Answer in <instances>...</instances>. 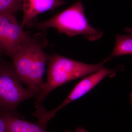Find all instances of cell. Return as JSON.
<instances>
[{"instance_id":"obj_1","label":"cell","mask_w":132,"mask_h":132,"mask_svg":"<svg viewBox=\"0 0 132 132\" xmlns=\"http://www.w3.org/2000/svg\"><path fill=\"white\" fill-rule=\"evenodd\" d=\"M48 42L42 33L31 35L27 32L13 60L21 81L38 97L44 85L43 75L50 57L43 50L47 46Z\"/></svg>"},{"instance_id":"obj_2","label":"cell","mask_w":132,"mask_h":132,"mask_svg":"<svg viewBox=\"0 0 132 132\" xmlns=\"http://www.w3.org/2000/svg\"><path fill=\"white\" fill-rule=\"evenodd\" d=\"M108 58L97 64L82 63L54 53L50 55L47 69V79L40 94L36 98V108L43 106L45 98L52 91L72 80L85 77L104 68Z\"/></svg>"},{"instance_id":"obj_3","label":"cell","mask_w":132,"mask_h":132,"mask_svg":"<svg viewBox=\"0 0 132 132\" xmlns=\"http://www.w3.org/2000/svg\"><path fill=\"white\" fill-rule=\"evenodd\" d=\"M28 26L42 31L53 28L60 34L64 33L70 37L82 35L90 41L98 40L103 35L102 31L93 27L89 24L81 0L76 2L68 8L54 15L47 20L39 22L35 19Z\"/></svg>"},{"instance_id":"obj_4","label":"cell","mask_w":132,"mask_h":132,"mask_svg":"<svg viewBox=\"0 0 132 132\" xmlns=\"http://www.w3.org/2000/svg\"><path fill=\"white\" fill-rule=\"evenodd\" d=\"M37 95L24 88L13 65L2 62L0 65V114H18L17 107L22 101Z\"/></svg>"},{"instance_id":"obj_5","label":"cell","mask_w":132,"mask_h":132,"mask_svg":"<svg viewBox=\"0 0 132 132\" xmlns=\"http://www.w3.org/2000/svg\"><path fill=\"white\" fill-rule=\"evenodd\" d=\"M115 71L114 69L104 67L97 72L86 76L76 85L65 100L56 108L51 111H48L43 107L36 110L32 115L38 119L36 122L46 128L48 123L54 117L58 111L67 105L83 97L94 88L106 76L112 75Z\"/></svg>"},{"instance_id":"obj_6","label":"cell","mask_w":132,"mask_h":132,"mask_svg":"<svg viewBox=\"0 0 132 132\" xmlns=\"http://www.w3.org/2000/svg\"><path fill=\"white\" fill-rule=\"evenodd\" d=\"M14 15L0 14V52L13 60L26 36Z\"/></svg>"},{"instance_id":"obj_7","label":"cell","mask_w":132,"mask_h":132,"mask_svg":"<svg viewBox=\"0 0 132 132\" xmlns=\"http://www.w3.org/2000/svg\"><path fill=\"white\" fill-rule=\"evenodd\" d=\"M65 3L62 0H22V27L28 26L38 15L55 9Z\"/></svg>"},{"instance_id":"obj_8","label":"cell","mask_w":132,"mask_h":132,"mask_svg":"<svg viewBox=\"0 0 132 132\" xmlns=\"http://www.w3.org/2000/svg\"><path fill=\"white\" fill-rule=\"evenodd\" d=\"M6 125V132H48L46 128L36 123L24 119L19 114H0ZM64 132H71L67 130Z\"/></svg>"},{"instance_id":"obj_9","label":"cell","mask_w":132,"mask_h":132,"mask_svg":"<svg viewBox=\"0 0 132 132\" xmlns=\"http://www.w3.org/2000/svg\"><path fill=\"white\" fill-rule=\"evenodd\" d=\"M132 54V34H116L115 46L109 60L117 56Z\"/></svg>"},{"instance_id":"obj_10","label":"cell","mask_w":132,"mask_h":132,"mask_svg":"<svg viewBox=\"0 0 132 132\" xmlns=\"http://www.w3.org/2000/svg\"><path fill=\"white\" fill-rule=\"evenodd\" d=\"M22 7V0H0V14L14 15Z\"/></svg>"},{"instance_id":"obj_11","label":"cell","mask_w":132,"mask_h":132,"mask_svg":"<svg viewBox=\"0 0 132 132\" xmlns=\"http://www.w3.org/2000/svg\"><path fill=\"white\" fill-rule=\"evenodd\" d=\"M6 132V127L5 121L0 115V132Z\"/></svg>"},{"instance_id":"obj_12","label":"cell","mask_w":132,"mask_h":132,"mask_svg":"<svg viewBox=\"0 0 132 132\" xmlns=\"http://www.w3.org/2000/svg\"><path fill=\"white\" fill-rule=\"evenodd\" d=\"M76 132H88L86 130L82 127H79L76 129Z\"/></svg>"},{"instance_id":"obj_13","label":"cell","mask_w":132,"mask_h":132,"mask_svg":"<svg viewBox=\"0 0 132 132\" xmlns=\"http://www.w3.org/2000/svg\"><path fill=\"white\" fill-rule=\"evenodd\" d=\"M124 31L130 33V34H132V28H130L127 27L124 29Z\"/></svg>"},{"instance_id":"obj_14","label":"cell","mask_w":132,"mask_h":132,"mask_svg":"<svg viewBox=\"0 0 132 132\" xmlns=\"http://www.w3.org/2000/svg\"><path fill=\"white\" fill-rule=\"evenodd\" d=\"M2 54V53H1V52H0V65H1V64L2 62V58H1V56Z\"/></svg>"},{"instance_id":"obj_15","label":"cell","mask_w":132,"mask_h":132,"mask_svg":"<svg viewBox=\"0 0 132 132\" xmlns=\"http://www.w3.org/2000/svg\"><path fill=\"white\" fill-rule=\"evenodd\" d=\"M130 101H131V104L132 105V93L130 95Z\"/></svg>"},{"instance_id":"obj_16","label":"cell","mask_w":132,"mask_h":132,"mask_svg":"<svg viewBox=\"0 0 132 132\" xmlns=\"http://www.w3.org/2000/svg\"></svg>"}]
</instances>
